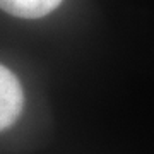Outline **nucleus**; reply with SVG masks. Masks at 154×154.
<instances>
[{
    "mask_svg": "<svg viewBox=\"0 0 154 154\" xmlns=\"http://www.w3.org/2000/svg\"><path fill=\"white\" fill-rule=\"evenodd\" d=\"M62 0H0V9L22 19H38L57 9Z\"/></svg>",
    "mask_w": 154,
    "mask_h": 154,
    "instance_id": "f03ea898",
    "label": "nucleus"
},
{
    "mask_svg": "<svg viewBox=\"0 0 154 154\" xmlns=\"http://www.w3.org/2000/svg\"><path fill=\"white\" fill-rule=\"evenodd\" d=\"M24 93L19 79L7 67L0 65V132L16 123L22 111Z\"/></svg>",
    "mask_w": 154,
    "mask_h": 154,
    "instance_id": "f257e3e1",
    "label": "nucleus"
}]
</instances>
